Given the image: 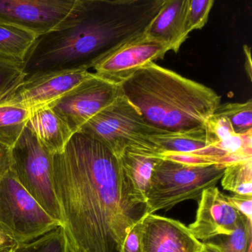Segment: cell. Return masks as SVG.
Wrapping results in <instances>:
<instances>
[{
	"instance_id": "obj_13",
	"label": "cell",
	"mask_w": 252,
	"mask_h": 252,
	"mask_svg": "<svg viewBox=\"0 0 252 252\" xmlns=\"http://www.w3.org/2000/svg\"><path fill=\"white\" fill-rule=\"evenodd\" d=\"M143 252H203L199 241L184 223L156 214L141 220Z\"/></svg>"
},
{
	"instance_id": "obj_20",
	"label": "cell",
	"mask_w": 252,
	"mask_h": 252,
	"mask_svg": "<svg viewBox=\"0 0 252 252\" xmlns=\"http://www.w3.org/2000/svg\"><path fill=\"white\" fill-rule=\"evenodd\" d=\"M220 180L224 189L239 195L252 196V159L228 165Z\"/></svg>"
},
{
	"instance_id": "obj_18",
	"label": "cell",
	"mask_w": 252,
	"mask_h": 252,
	"mask_svg": "<svg viewBox=\"0 0 252 252\" xmlns=\"http://www.w3.org/2000/svg\"><path fill=\"white\" fill-rule=\"evenodd\" d=\"M38 38L21 28L0 23V57L23 63Z\"/></svg>"
},
{
	"instance_id": "obj_27",
	"label": "cell",
	"mask_w": 252,
	"mask_h": 252,
	"mask_svg": "<svg viewBox=\"0 0 252 252\" xmlns=\"http://www.w3.org/2000/svg\"><path fill=\"white\" fill-rule=\"evenodd\" d=\"M228 199L240 215L249 221H252V196L234 194L228 196Z\"/></svg>"
},
{
	"instance_id": "obj_7",
	"label": "cell",
	"mask_w": 252,
	"mask_h": 252,
	"mask_svg": "<svg viewBox=\"0 0 252 252\" xmlns=\"http://www.w3.org/2000/svg\"><path fill=\"white\" fill-rule=\"evenodd\" d=\"M11 169L29 194L52 218L61 222L63 217L54 190L53 156L32 131L25 128L11 149Z\"/></svg>"
},
{
	"instance_id": "obj_2",
	"label": "cell",
	"mask_w": 252,
	"mask_h": 252,
	"mask_svg": "<svg viewBox=\"0 0 252 252\" xmlns=\"http://www.w3.org/2000/svg\"><path fill=\"white\" fill-rule=\"evenodd\" d=\"M164 0H82L67 27L36 39L23 62L25 79L94 68L145 33Z\"/></svg>"
},
{
	"instance_id": "obj_22",
	"label": "cell",
	"mask_w": 252,
	"mask_h": 252,
	"mask_svg": "<svg viewBox=\"0 0 252 252\" xmlns=\"http://www.w3.org/2000/svg\"><path fill=\"white\" fill-rule=\"evenodd\" d=\"M8 252H71L63 226L26 243H20Z\"/></svg>"
},
{
	"instance_id": "obj_15",
	"label": "cell",
	"mask_w": 252,
	"mask_h": 252,
	"mask_svg": "<svg viewBox=\"0 0 252 252\" xmlns=\"http://www.w3.org/2000/svg\"><path fill=\"white\" fill-rule=\"evenodd\" d=\"M152 140L158 148L160 156L167 153L206 156L216 159L225 168L229 163L223 153L209 147L204 126L184 132H166L156 135Z\"/></svg>"
},
{
	"instance_id": "obj_5",
	"label": "cell",
	"mask_w": 252,
	"mask_h": 252,
	"mask_svg": "<svg viewBox=\"0 0 252 252\" xmlns=\"http://www.w3.org/2000/svg\"><path fill=\"white\" fill-rule=\"evenodd\" d=\"M224 169L220 165L188 166L160 158L147 192V213L168 211L186 200H199L203 191L216 187Z\"/></svg>"
},
{
	"instance_id": "obj_4",
	"label": "cell",
	"mask_w": 252,
	"mask_h": 252,
	"mask_svg": "<svg viewBox=\"0 0 252 252\" xmlns=\"http://www.w3.org/2000/svg\"><path fill=\"white\" fill-rule=\"evenodd\" d=\"M79 132L107 146L117 158L126 150L160 156L152 138L168 132L152 126L122 94L90 119Z\"/></svg>"
},
{
	"instance_id": "obj_24",
	"label": "cell",
	"mask_w": 252,
	"mask_h": 252,
	"mask_svg": "<svg viewBox=\"0 0 252 252\" xmlns=\"http://www.w3.org/2000/svg\"><path fill=\"white\" fill-rule=\"evenodd\" d=\"M24 79L23 63L0 57V100Z\"/></svg>"
},
{
	"instance_id": "obj_14",
	"label": "cell",
	"mask_w": 252,
	"mask_h": 252,
	"mask_svg": "<svg viewBox=\"0 0 252 252\" xmlns=\"http://www.w3.org/2000/svg\"><path fill=\"white\" fill-rule=\"evenodd\" d=\"M189 0H164L161 8L145 34L170 45L178 53L189 33L187 31V14Z\"/></svg>"
},
{
	"instance_id": "obj_31",
	"label": "cell",
	"mask_w": 252,
	"mask_h": 252,
	"mask_svg": "<svg viewBox=\"0 0 252 252\" xmlns=\"http://www.w3.org/2000/svg\"><path fill=\"white\" fill-rule=\"evenodd\" d=\"M205 245V249H206V252H218L216 249H214L212 246H209V244H207L206 243H204Z\"/></svg>"
},
{
	"instance_id": "obj_23",
	"label": "cell",
	"mask_w": 252,
	"mask_h": 252,
	"mask_svg": "<svg viewBox=\"0 0 252 252\" xmlns=\"http://www.w3.org/2000/svg\"><path fill=\"white\" fill-rule=\"evenodd\" d=\"M214 114L226 118L235 133L243 135L252 131V99L244 103H224Z\"/></svg>"
},
{
	"instance_id": "obj_6",
	"label": "cell",
	"mask_w": 252,
	"mask_h": 252,
	"mask_svg": "<svg viewBox=\"0 0 252 252\" xmlns=\"http://www.w3.org/2000/svg\"><path fill=\"white\" fill-rule=\"evenodd\" d=\"M0 225L20 244L33 241L63 224L29 194L11 169L0 183Z\"/></svg>"
},
{
	"instance_id": "obj_10",
	"label": "cell",
	"mask_w": 252,
	"mask_h": 252,
	"mask_svg": "<svg viewBox=\"0 0 252 252\" xmlns=\"http://www.w3.org/2000/svg\"><path fill=\"white\" fill-rule=\"evenodd\" d=\"M93 73L85 70L47 73L24 79L0 100V104L21 106L33 110L46 107L76 88Z\"/></svg>"
},
{
	"instance_id": "obj_30",
	"label": "cell",
	"mask_w": 252,
	"mask_h": 252,
	"mask_svg": "<svg viewBox=\"0 0 252 252\" xmlns=\"http://www.w3.org/2000/svg\"><path fill=\"white\" fill-rule=\"evenodd\" d=\"M243 52L245 55V70L246 74L249 77V80L252 81V54H251V48L248 45H243Z\"/></svg>"
},
{
	"instance_id": "obj_11",
	"label": "cell",
	"mask_w": 252,
	"mask_h": 252,
	"mask_svg": "<svg viewBox=\"0 0 252 252\" xmlns=\"http://www.w3.org/2000/svg\"><path fill=\"white\" fill-rule=\"evenodd\" d=\"M170 45L144 33L98 63L95 74L120 85L137 70L150 63L163 60Z\"/></svg>"
},
{
	"instance_id": "obj_9",
	"label": "cell",
	"mask_w": 252,
	"mask_h": 252,
	"mask_svg": "<svg viewBox=\"0 0 252 252\" xmlns=\"http://www.w3.org/2000/svg\"><path fill=\"white\" fill-rule=\"evenodd\" d=\"M121 85L93 73L88 79L48 107L64 121L73 134L122 95Z\"/></svg>"
},
{
	"instance_id": "obj_12",
	"label": "cell",
	"mask_w": 252,
	"mask_h": 252,
	"mask_svg": "<svg viewBox=\"0 0 252 252\" xmlns=\"http://www.w3.org/2000/svg\"><path fill=\"white\" fill-rule=\"evenodd\" d=\"M243 215L218 187L207 189L198 200L195 220L189 229L199 241H211L232 234Z\"/></svg>"
},
{
	"instance_id": "obj_26",
	"label": "cell",
	"mask_w": 252,
	"mask_h": 252,
	"mask_svg": "<svg viewBox=\"0 0 252 252\" xmlns=\"http://www.w3.org/2000/svg\"><path fill=\"white\" fill-rule=\"evenodd\" d=\"M141 220L135 224L128 233L122 252H143Z\"/></svg>"
},
{
	"instance_id": "obj_19",
	"label": "cell",
	"mask_w": 252,
	"mask_h": 252,
	"mask_svg": "<svg viewBox=\"0 0 252 252\" xmlns=\"http://www.w3.org/2000/svg\"><path fill=\"white\" fill-rule=\"evenodd\" d=\"M32 110L11 104H0V144L11 149L23 133Z\"/></svg>"
},
{
	"instance_id": "obj_21",
	"label": "cell",
	"mask_w": 252,
	"mask_h": 252,
	"mask_svg": "<svg viewBox=\"0 0 252 252\" xmlns=\"http://www.w3.org/2000/svg\"><path fill=\"white\" fill-rule=\"evenodd\" d=\"M217 239L206 243L218 252H252V221L243 216L232 234Z\"/></svg>"
},
{
	"instance_id": "obj_32",
	"label": "cell",
	"mask_w": 252,
	"mask_h": 252,
	"mask_svg": "<svg viewBox=\"0 0 252 252\" xmlns=\"http://www.w3.org/2000/svg\"><path fill=\"white\" fill-rule=\"evenodd\" d=\"M203 252H206V249H204V251H203Z\"/></svg>"
},
{
	"instance_id": "obj_1",
	"label": "cell",
	"mask_w": 252,
	"mask_h": 252,
	"mask_svg": "<svg viewBox=\"0 0 252 252\" xmlns=\"http://www.w3.org/2000/svg\"><path fill=\"white\" fill-rule=\"evenodd\" d=\"M53 179L71 252H122L128 233L148 215L119 159L83 132L53 156Z\"/></svg>"
},
{
	"instance_id": "obj_29",
	"label": "cell",
	"mask_w": 252,
	"mask_h": 252,
	"mask_svg": "<svg viewBox=\"0 0 252 252\" xmlns=\"http://www.w3.org/2000/svg\"><path fill=\"white\" fill-rule=\"evenodd\" d=\"M17 245L15 239L0 225V252H10Z\"/></svg>"
},
{
	"instance_id": "obj_25",
	"label": "cell",
	"mask_w": 252,
	"mask_h": 252,
	"mask_svg": "<svg viewBox=\"0 0 252 252\" xmlns=\"http://www.w3.org/2000/svg\"><path fill=\"white\" fill-rule=\"evenodd\" d=\"M214 0H189L187 14V31L201 30L209 20Z\"/></svg>"
},
{
	"instance_id": "obj_17",
	"label": "cell",
	"mask_w": 252,
	"mask_h": 252,
	"mask_svg": "<svg viewBox=\"0 0 252 252\" xmlns=\"http://www.w3.org/2000/svg\"><path fill=\"white\" fill-rule=\"evenodd\" d=\"M122 168L138 195L147 203V195L155 166L161 158L126 150L120 157Z\"/></svg>"
},
{
	"instance_id": "obj_16",
	"label": "cell",
	"mask_w": 252,
	"mask_h": 252,
	"mask_svg": "<svg viewBox=\"0 0 252 252\" xmlns=\"http://www.w3.org/2000/svg\"><path fill=\"white\" fill-rule=\"evenodd\" d=\"M26 127L52 156L62 153L73 135L64 121L48 106L33 110Z\"/></svg>"
},
{
	"instance_id": "obj_28",
	"label": "cell",
	"mask_w": 252,
	"mask_h": 252,
	"mask_svg": "<svg viewBox=\"0 0 252 252\" xmlns=\"http://www.w3.org/2000/svg\"><path fill=\"white\" fill-rule=\"evenodd\" d=\"M12 158L11 149L0 144V183L5 174L11 169Z\"/></svg>"
},
{
	"instance_id": "obj_8",
	"label": "cell",
	"mask_w": 252,
	"mask_h": 252,
	"mask_svg": "<svg viewBox=\"0 0 252 252\" xmlns=\"http://www.w3.org/2000/svg\"><path fill=\"white\" fill-rule=\"evenodd\" d=\"M81 7L82 0H0V23L40 37L70 26Z\"/></svg>"
},
{
	"instance_id": "obj_3",
	"label": "cell",
	"mask_w": 252,
	"mask_h": 252,
	"mask_svg": "<svg viewBox=\"0 0 252 252\" xmlns=\"http://www.w3.org/2000/svg\"><path fill=\"white\" fill-rule=\"evenodd\" d=\"M123 95L152 126L168 132L203 127L221 104L215 91L150 63L120 84Z\"/></svg>"
}]
</instances>
